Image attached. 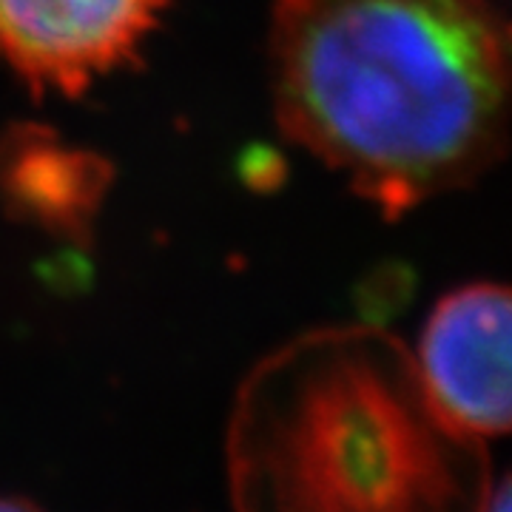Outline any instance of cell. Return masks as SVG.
<instances>
[{
	"label": "cell",
	"instance_id": "cell-1",
	"mask_svg": "<svg viewBox=\"0 0 512 512\" xmlns=\"http://www.w3.org/2000/svg\"><path fill=\"white\" fill-rule=\"evenodd\" d=\"M282 131L384 217L470 185L507 140V23L490 0H276Z\"/></svg>",
	"mask_w": 512,
	"mask_h": 512
},
{
	"label": "cell",
	"instance_id": "cell-2",
	"mask_svg": "<svg viewBox=\"0 0 512 512\" xmlns=\"http://www.w3.org/2000/svg\"><path fill=\"white\" fill-rule=\"evenodd\" d=\"M234 512H487L484 441L441 416L379 328L296 336L239 384L225 436Z\"/></svg>",
	"mask_w": 512,
	"mask_h": 512
},
{
	"label": "cell",
	"instance_id": "cell-3",
	"mask_svg": "<svg viewBox=\"0 0 512 512\" xmlns=\"http://www.w3.org/2000/svg\"><path fill=\"white\" fill-rule=\"evenodd\" d=\"M171 0H0V66L32 92L80 97L137 57Z\"/></svg>",
	"mask_w": 512,
	"mask_h": 512
},
{
	"label": "cell",
	"instance_id": "cell-4",
	"mask_svg": "<svg viewBox=\"0 0 512 512\" xmlns=\"http://www.w3.org/2000/svg\"><path fill=\"white\" fill-rule=\"evenodd\" d=\"M510 311L504 285H464L427 316L413 356L436 410L481 441L510 430Z\"/></svg>",
	"mask_w": 512,
	"mask_h": 512
},
{
	"label": "cell",
	"instance_id": "cell-5",
	"mask_svg": "<svg viewBox=\"0 0 512 512\" xmlns=\"http://www.w3.org/2000/svg\"><path fill=\"white\" fill-rule=\"evenodd\" d=\"M487 512H512L510 504V478H501L493 487V495H490V504H487Z\"/></svg>",
	"mask_w": 512,
	"mask_h": 512
},
{
	"label": "cell",
	"instance_id": "cell-6",
	"mask_svg": "<svg viewBox=\"0 0 512 512\" xmlns=\"http://www.w3.org/2000/svg\"><path fill=\"white\" fill-rule=\"evenodd\" d=\"M0 512H43L29 498H18V495H0Z\"/></svg>",
	"mask_w": 512,
	"mask_h": 512
}]
</instances>
